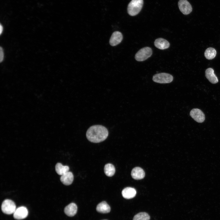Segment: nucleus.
I'll use <instances>...</instances> for the list:
<instances>
[{
	"instance_id": "obj_20",
	"label": "nucleus",
	"mask_w": 220,
	"mask_h": 220,
	"mask_svg": "<svg viewBox=\"0 0 220 220\" xmlns=\"http://www.w3.org/2000/svg\"><path fill=\"white\" fill-rule=\"evenodd\" d=\"M149 215L146 213L142 212L139 213L134 217L133 220H149Z\"/></svg>"
},
{
	"instance_id": "obj_2",
	"label": "nucleus",
	"mask_w": 220,
	"mask_h": 220,
	"mask_svg": "<svg viewBox=\"0 0 220 220\" xmlns=\"http://www.w3.org/2000/svg\"><path fill=\"white\" fill-rule=\"evenodd\" d=\"M143 3V0H132L127 7V11L129 15L134 16L138 14L141 10Z\"/></svg>"
},
{
	"instance_id": "obj_23",
	"label": "nucleus",
	"mask_w": 220,
	"mask_h": 220,
	"mask_svg": "<svg viewBox=\"0 0 220 220\" xmlns=\"http://www.w3.org/2000/svg\"></svg>"
},
{
	"instance_id": "obj_19",
	"label": "nucleus",
	"mask_w": 220,
	"mask_h": 220,
	"mask_svg": "<svg viewBox=\"0 0 220 220\" xmlns=\"http://www.w3.org/2000/svg\"><path fill=\"white\" fill-rule=\"evenodd\" d=\"M204 54L206 59L211 60L214 59L216 56V51L214 48L209 47L206 50Z\"/></svg>"
},
{
	"instance_id": "obj_13",
	"label": "nucleus",
	"mask_w": 220,
	"mask_h": 220,
	"mask_svg": "<svg viewBox=\"0 0 220 220\" xmlns=\"http://www.w3.org/2000/svg\"><path fill=\"white\" fill-rule=\"evenodd\" d=\"M205 75L206 78L211 83L215 84L218 82V78L215 74L213 68H207L205 71Z\"/></svg>"
},
{
	"instance_id": "obj_15",
	"label": "nucleus",
	"mask_w": 220,
	"mask_h": 220,
	"mask_svg": "<svg viewBox=\"0 0 220 220\" xmlns=\"http://www.w3.org/2000/svg\"><path fill=\"white\" fill-rule=\"evenodd\" d=\"M123 197L127 199H130L134 197L136 194L135 189L132 188L128 187L124 188L122 191Z\"/></svg>"
},
{
	"instance_id": "obj_9",
	"label": "nucleus",
	"mask_w": 220,
	"mask_h": 220,
	"mask_svg": "<svg viewBox=\"0 0 220 220\" xmlns=\"http://www.w3.org/2000/svg\"><path fill=\"white\" fill-rule=\"evenodd\" d=\"M123 38L122 34L119 31L114 32L109 40V43L112 46H115L120 43Z\"/></svg>"
},
{
	"instance_id": "obj_12",
	"label": "nucleus",
	"mask_w": 220,
	"mask_h": 220,
	"mask_svg": "<svg viewBox=\"0 0 220 220\" xmlns=\"http://www.w3.org/2000/svg\"><path fill=\"white\" fill-rule=\"evenodd\" d=\"M154 44L156 48L160 50L167 49L170 46L169 42L166 40L162 38H159L156 39Z\"/></svg>"
},
{
	"instance_id": "obj_18",
	"label": "nucleus",
	"mask_w": 220,
	"mask_h": 220,
	"mask_svg": "<svg viewBox=\"0 0 220 220\" xmlns=\"http://www.w3.org/2000/svg\"><path fill=\"white\" fill-rule=\"evenodd\" d=\"M104 171L105 174L108 176H113L115 172V168L114 166L111 163L106 164L104 168Z\"/></svg>"
},
{
	"instance_id": "obj_5",
	"label": "nucleus",
	"mask_w": 220,
	"mask_h": 220,
	"mask_svg": "<svg viewBox=\"0 0 220 220\" xmlns=\"http://www.w3.org/2000/svg\"><path fill=\"white\" fill-rule=\"evenodd\" d=\"M16 209V205L15 203L11 200H5L2 203L1 209L5 214H11L14 213Z\"/></svg>"
},
{
	"instance_id": "obj_7",
	"label": "nucleus",
	"mask_w": 220,
	"mask_h": 220,
	"mask_svg": "<svg viewBox=\"0 0 220 220\" xmlns=\"http://www.w3.org/2000/svg\"><path fill=\"white\" fill-rule=\"evenodd\" d=\"M178 6L180 11L185 15L189 14L192 11V6L187 0H180Z\"/></svg>"
},
{
	"instance_id": "obj_6",
	"label": "nucleus",
	"mask_w": 220,
	"mask_h": 220,
	"mask_svg": "<svg viewBox=\"0 0 220 220\" xmlns=\"http://www.w3.org/2000/svg\"><path fill=\"white\" fill-rule=\"evenodd\" d=\"M190 116L196 121L202 123L205 119V116L203 112L198 108L192 109L190 113Z\"/></svg>"
},
{
	"instance_id": "obj_22",
	"label": "nucleus",
	"mask_w": 220,
	"mask_h": 220,
	"mask_svg": "<svg viewBox=\"0 0 220 220\" xmlns=\"http://www.w3.org/2000/svg\"><path fill=\"white\" fill-rule=\"evenodd\" d=\"M3 30V28L2 26L0 24V34L1 35Z\"/></svg>"
},
{
	"instance_id": "obj_14",
	"label": "nucleus",
	"mask_w": 220,
	"mask_h": 220,
	"mask_svg": "<svg viewBox=\"0 0 220 220\" xmlns=\"http://www.w3.org/2000/svg\"><path fill=\"white\" fill-rule=\"evenodd\" d=\"M77 207L74 203H71L66 206L64 209V212L68 216L72 217L77 213Z\"/></svg>"
},
{
	"instance_id": "obj_16",
	"label": "nucleus",
	"mask_w": 220,
	"mask_h": 220,
	"mask_svg": "<svg viewBox=\"0 0 220 220\" xmlns=\"http://www.w3.org/2000/svg\"><path fill=\"white\" fill-rule=\"evenodd\" d=\"M110 207L109 205L105 201L99 203L97 206L96 210L98 212L106 213L110 212Z\"/></svg>"
},
{
	"instance_id": "obj_17",
	"label": "nucleus",
	"mask_w": 220,
	"mask_h": 220,
	"mask_svg": "<svg viewBox=\"0 0 220 220\" xmlns=\"http://www.w3.org/2000/svg\"><path fill=\"white\" fill-rule=\"evenodd\" d=\"M55 168L57 173L61 176L69 171V169L68 166H63L60 163L56 164Z\"/></svg>"
},
{
	"instance_id": "obj_21",
	"label": "nucleus",
	"mask_w": 220,
	"mask_h": 220,
	"mask_svg": "<svg viewBox=\"0 0 220 220\" xmlns=\"http://www.w3.org/2000/svg\"><path fill=\"white\" fill-rule=\"evenodd\" d=\"M4 58V52L2 48L0 47V62L2 61Z\"/></svg>"
},
{
	"instance_id": "obj_4",
	"label": "nucleus",
	"mask_w": 220,
	"mask_h": 220,
	"mask_svg": "<svg viewBox=\"0 0 220 220\" xmlns=\"http://www.w3.org/2000/svg\"><path fill=\"white\" fill-rule=\"evenodd\" d=\"M173 79L172 75L165 73L156 74L154 75L152 78V80L154 82L160 83H170L173 81Z\"/></svg>"
},
{
	"instance_id": "obj_1",
	"label": "nucleus",
	"mask_w": 220,
	"mask_h": 220,
	"mask_svg": "<svg viewBox=\"0 0 220 220\" xmlns=\"http://www.w3.org/2000/svg\"><path fill=\"white\" fill-rule=\"evenodd\" d=\"M108 134V130L105 127L101 125H95L90 127L88 129L86 137L90 141L97 143L105 140Z\"/></svg>"
},
{
	"instance_id": "obj_10",
	"label": "nucleus",
	"mask_w": 220,
	"mask_h": 220,
	"mask_svg": "<svg viewBox=\"0 0 220 220\" xmlns=\"http://www.w3.org/2000/svg\"><path fill=\"white\" fill-rule=\"evenodd\" d=\"M131 175L134 179L139 180L144 177L145 173L142 169L139 167H137L133 169L131 171Z\"/></svg>"
},
{
	"instance_id": "obj_8",
	"label": "nucleus",
	"mask_w": 220,
	"mask_h": 220,
	"mask_svg": "<svg viewBox=\"0 0 220 220\" xmlns=\"http://www.w3.org/2000/svg\"><path fill=\"white\" fill-rule=\"evenodd\" d=\"M28 214L27 209L25 207L21 206L16 209L13 213V217L15 219L21 220L25 218Z\"/></svg>"
},
{
	"instance_id": "obj_3",
	"label": "nucleus",
	"mask_w": 220,
	"mask_h": 220,
	"mask_svg": "<svg viewBox=\"0 0 220 220\" xmlns=\"http://www.w3.org/2000/svg\"><path fill=\"white\" fill-rule=\"evenodd\" d=\"M152 50L151 48L146 47L140 50L135 55V59L138 61H141L145 60L152 55Z\"/></svg>"
},
{
	"instance_id": "obj_11",
	"label": "nucleus",
	"mask_w": 220,
	"mask_h": 220,
	"mask_svg": "<svg viewBox=\"0 0 220 220\" xmlns=\"http://www.w3.org/2000/svg\"><path fill=\"white\" fill-rule=\"evenodd\" d=\"M74 179V176L72 173L68 171L61 176L60 180L63 184L68 185L72 184Z\"/></svg>"
}]
</instances>
